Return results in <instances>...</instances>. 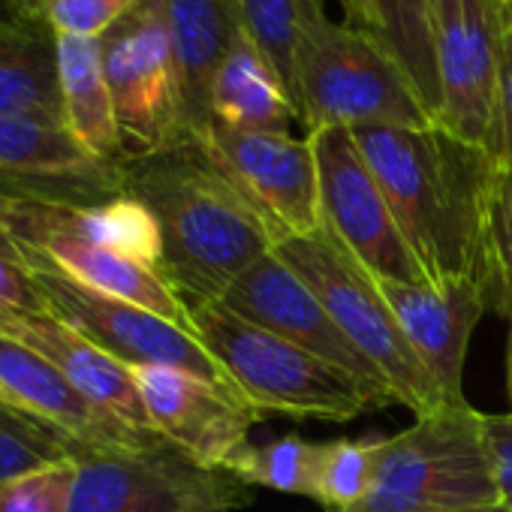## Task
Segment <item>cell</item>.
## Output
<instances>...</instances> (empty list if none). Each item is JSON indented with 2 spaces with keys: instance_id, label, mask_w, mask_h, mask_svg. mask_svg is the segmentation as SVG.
Listing matches in <instances>:
<instances>
[{
  "instance_id": "1",
  "label": "cell",
  "mask_w": 512,
  "mask_h": 512,
  "mask_svg": "<svg viewBox=\"0 0 512 512\" xmlns=\"http://www.w3.org/2000/svg\"><path fill=\"white\" fill-rule=\"evenodd\" d=\"M121 193L148 205L163 238V278L193 311L214 305L275 244L266 220L196 142L118 163Z\"/></svg>"
},
{
  "instance_id": "2",
  "label": "cell",
  "mask_w": 512,
  "mask_h": 512,
  "mask_svg": "<svg viewBox=\"0 0 512 512\" xmlns=\"http://www.w3.org/2000/svg\"><path fill=\"white\" fill-rule=\"evenodd\" d=\"M353 139L428 284L479 278L485 205L500 163L437 124L359 127Z\"/></svg>"
},
{
  "instance_id": "3",
  "label": "cell",
  "mask_w": 512,
  "mask_h": 512,
  "mask_svg": "<svg viewBox=\"0 0 512 512\" xmlns=\"http://www.w3.org/2000/svg\"><path fill=\"white\" fill-rule=\"evenodd\" d=\"M190 329L226 374L241 401L260 416L353 422L392 404L383 392L305 347L256 326L223 305L190 311Z\"/></svg>"
},
{
  "instance_id": "4",
  "label": "cell",
  "mask_w": 512,
  "mask_h": 512,
  "mask_svg": "<svg viewBox=\"0 0 512 512\" xmlns=\"http://www.w3.org/2000/svg\"><path fill=\"white\" fill-rule=\"evenodd\" d=\"M293 100L308 133L434 124L428 103L386 40L329 16L305 28L296 46Z\"/></svg>"
},
{
  "instance_id": "5",
  "label": "cell",
  "mask_w": 512,
  "mask_h": 512,
  "mask_svg": "<svg viewBox=\"0 0 512 512\" xmlns=\"http://www.w3.org/2000/svg\"><path fill=\"white\" fill-rule=\"evenodd\" d=\"M272 250L326 305L347 341L389 386L395 404H404L416 416L446 407L440 389L407 344L377 278L353 260L326 226L311 235L278 238Z\"/></svg>"
},
{
  "instance_id": "6",
  "label": "cell",
  "mask_w": 512,
  "mask_h": 512,
  "mask_svg": "<svg viewBox=\"0 0 512 512\" xmlns=\"http://www.w3.org/2000/svg\"><path fill=\"white\" fill-rule=\"evenodd\" d=\"M500 503L482 443V410L446 404L383 437L374 482L347 512H431Z\"/></svg>"
},
{
  "instance_id": "7",
  "label": "cell",
  "mask_w": 512,
  "mask_h": 512,
  "mask_svg": "<svg viewBox=\"0 0 512 512\" xmlns=\"http://www.w3.org/2000/svg\"><path fill=\"white\" fill-rule=\"evenodd\" d=\"M73 461L70 512H232L250 503V485L169 440L76 449Z\"/></svg>"
},
{
  "instance_id": "8",
  "label": "cell",
  "mask_w": 512,
  "mask_h": 512,
  "mask_svg": "<svg viewBox=\"0 0 512 512\" xmlns=\"http://www.w3.org/2000/svg\"><path fill=\"white\" fill-rule=\"evenodd\" d=\"M509 28L503 0H434V124L500 163V55Z\"/></svg>"
},
{
  "instance_id": "9",
  "label": "cell",
  "mask_w": 512,
  "mask_h": 512,
  "mask_svg": "<svg viewBox=\"0 0 512 512\" xmlns=\"http://www.w3.org/2000/svg\"><path fill=\"white\" fill-rule=\"evenodd\" d=\"M100 43L124 160L181 145V88L163 0H136Z\"/></svg>"
},
{
  "instance_id": "10",
  "label": "cell",
  "mask_w": 512,
  "mask_h": 512,
  "mask_svg": "<svg viewBox=\"0 0 512 512\" xmlns=\"http://www.w3.org/2000/svg\"><path fill=\"white\" fill-rule=\"evenodd\" d=\"M19 250L40 290L43 311L58 317L79 335H85L91 344H97L118 362L130 368H139V365L181 368L202 380L229 386L220 365L211 359V353L199 344V338L190 329L172 320H163L154 311H145L133 302L82 287L79 281L67 278L61 269H55L52 263H46L43 256L31 253L28 247L19 244Z\"/></svg>"
},
{
  "instance_id": "11",
  "label": "cell",
  "mask_w": 512,
  "mask_h": 512,
  "mask_svg": "<svg viewBox=\"0 0 512 512\" xmlns=\"http://www.w3.org/2000/svg\"><path fill=\"white\" fill-rule=\"evenodd\" d=\"M308 139L320 172L323 226L374 278L428 284L404 232L398 229L380 181L353 139V130L326 127L308 133Z\"/></svg>"
},
{
  "instance_id": "12",
  "label": "cell",
  "mask_w": 512,
  "mask_h": 512,
  "mask_svg": "<svg viewBox=\"0 0 512 512\" xmlns=\"http://www.w3.org/2000/svg\"><path fill=\"white\" fill-rule=\"evenodd\" d=\"M196 145L266 220L275 241L323 229L320 172L308 136L247 133L211 124Z\"/></svg>"
},
{
  "instance_id": "13",
  "label": "cell",
  "mask_w": 512,
  "mask_h": 512,
  "mask_svg": "<svg viewBox=\"0 0 512 512\" xmlns=\"http://www.w3.org/2000/svg\"><path fill=\"white\" fill-rule=\"evenodd\" d=\"M133 377L154 431L199 464L229 470L250 446V428L260 416L229 386L163 365H139Z\"/></svg>"
},
{
  "instance_id": "14",
  "label": "cell",
  "mask_w": 512,
  "mask_h": 512,
  "mask_svg": "<svg viewBox=\"0 0 512 512\" xmlns=\"http://www.w3.org/2000/svg\"><path fill=\"white\" fill-rule=\"evenodd\" d=\"M226 311L263 326L308 353L350 371L362 383L374 386L386 398H392L389 386L368 365V359L347 341L341 326L332 320L326 305L314 296V290L281 260L275 250L260 256L217 302ZM395 404V398H392Z\"/></svg>"
},
{
  "instance_id": "15",
  "label": "cell",
  "mask_w": 512,
  "mask_h": 512,
  "mask_svg": "<svg viewBox=\"0 0 512 512\" xmlns=\"http://www.w3.org/2000/svg\"><path fill=\"white\" fill-rule=\"evenodd\" d=\"M407 344L425 365L446 404H464V362L476 323L488 311L479 278L401 284L377 278Z\"/></svg>"
},
{
  "instance_id": "16",
  "label": "cell",
  "mask_w": 512,
  "mask_h": 512,
  "mask_svg": "<svg viewBox=\"0 0 512 512\" xmlns=\"http://www.w3.org/2000/svg\"><path fill=\"white\" fill-rule=\"evenodd\" d=\"M0 392L16 407L34 413L37 419L61 431L73 443V452L145 446L163 440L160 434H142L103 413L43 353L7 335H0Z\"/></svg>"
},
{
  "instance_id": "17",
  "label": "cell",
  "mask_w": 512,
  "mask_h": 512,
  "mask_svg": "<svg viewBox=\"0 0 512 512\" xmlns=\"http://www.w3.org/2000/svg\"><path fill=\"white\" fill-rule=\"evenodd\" d=\"M0 335L16 338L28 344L31 350L43 353L88 401H94L103 413L115 416L118 422L142 431V434H157L139 383L133 377V368L91 344L85 335L61 323L58 317L40 311V314H22L0 320Z\"/></svg>"
},
{
  "instance_id": "18",
  "label": "cell",
  "mask_w": 512,
  "mask_h": 512,
  "mask_svg": "<svg viewBox=\"0 0 512 512\" xmlns=\"http://www.w3.org/2000/svg\"><path fill=\"white\" fill-rule=\"evenodd\" d=\"M175 52L184 142L211 127V85L232 43L244 31L235 0H163Z\"/></svg>"
},
{
  "instance_id": "19",
  "label": "cell",
  "mask_w": 512,
  "mask_h": 512,
  "mask_svg": "<svg viewBox=\"0 0 512 512\" xmlns=\"http://www.w3.org/2000/svg\"><path fill=\"white\" fill-rule=\"evenodd\" d=\"M293 121L302 118L284 76L241 31L211 85V124L247 133H290Z\"/></svg>"
},
{
  "instance_id": "20",
  "label": "cell",
  "mask_w": 512,
  "mask_h": 512,
  "mask_svg": "<svg viewBox=\"0 0 512 512\" xmlns=\"http://www.w3.org/2000/svg\"><path fill=\"white\" fill-rule=\"evenodd\" d=\"M0 115L64 127L58 34L46 19L0 22Z\"/></svg>"
},
{
  "instance_id": "21",
  "label": "cell",
  "mask_w": 512,
  "mask_h": 512,
  "mask_svg": "<svg viewBox=\"0 0 512 512\" xmlns=\"http://www.w3.org/2000/svg\"><path fill=\"white\" fill-rule=\"evenodd\" d=\"M58 88L64 127L103 163H121L124 145L97 37H58Z\"/></svg>"
},
{
  "instance_id": "22",
  "label": "cell",
  "mask_w": 512,
  "mask_h": 512,
  "mask_svg": "<svg viewBox=\"0 0 512 512\" xmlns=\"http://www.w3.org/2000/svg\"><path fill=\"white\" fill-rule=\"evenodd\" d=\"M58 205V202H55ZM64 223L88 238L91 244H100L106 250H115L127 260L148 266L160 272L163 266V238L154 214L139 199L118 193L94 205H58ZM163 275V272H160Z\"/></svg>"
},
{
  "instance_id": "23",
  "label": "cell",
  "mask_w": 512,
  "mask_h": 512,
  "mask_svg": "<svg viewBox=\"0 0 512 512\" xmlns=\"http://www.w3.org/2000/svg\"><path fill=\"white\" fill-rule=\"evenodd\" d=\"M434 0H374L377 31L416 82L431 115H437V70L431 49Z\"/></svg>"
},
{
  "instance_id": "24",
  "label": "cell",
  "mask_w": 512,
  "mask_h": 512,
  "mask_svg": "<svg viewBox=\"0 0 512 512\" xmlns=\"http://www.w3.org/2000/svg\"><path fill=\"white\" fill-rule=\"evenodd\" d=\"M479 284L488 311L512 320V163H500L491 181L479 247Z\"/></svg>"
},
{
  "instance_id": "25",
  "label": "cell",
  "mask_w": 512,
  "mask_h": 512,
  "mask_svg": "<svg viewBox=\"0 0 512 512\" xmlns=\"http://www.w3.org/2000/svg\"><path fill=\"white\" fill-rule=\"evenodd\" d=\"M235 7L241 13L244 31L269 55L293 94L296 46L305 28L326 16L323 0H235Z\"/></svg>"
},
{
  "instance_id": "26",
  "label": "cell",
  "mask_w": 512,
  "mask_h": 512,
  "mask_svg": "<svg viewBox=\"0 0 512 512\" xmlns=\"http://www.w3.org/2000/svg\"><path fill=\"white\" fill-rule=\"evenodd\" d=\"M320 443H311L299 434L278 437L263 446H247L229 464V473L250 488H272L281 494H314V467Z\"/></svg>"
},
{
  "instance_id": "27",
  "label": "cell",
  "mask_w": 512,
  "mask_h": 512,
  "mask_svg": "<svg viewBox=\"0 0 512 512\" xmlns=\"http://www.w3.org/2000/svg\"><path fill=\"white\" fill-rule=\"evenodd\" d=\"M380 443H383V437L320 443L311 500H317L326 512L353 509L368 494V488L374 482Z\"/></svg>"
},
{
  "instance_id": "28",
  "label": "cell",
  "mask_w": 512,
  "mask_h": 512,
  "mask_svg": "<svg viewBox=\"0 0 512 512\" xmlns=\"http://www.w3.org/2000/svg\"><path fill=\"white\" fill-rule=\"evenodd\" d=\"M73 458V443L34 413L0 401V482Z\"/></svg>"
},
{
  "instance_id": "29",
  "label": "cell",
  "mask_w": 512,
  "mask_h": 512,
  "mask_svg": "<svg viewBox=\"0 0 512 512\" xmlns=\"http://www.w3.org/2000/svg\"><path fill=\"white\" fill-rule=\"evenodd\" d=\"M76 461H58L0 482V512H70Z\"/></svg>"
},
{
  "instance_id": "30",
  "label": "cell",
  "mask_w": 512,
  "mask_h": 512,
  "mask_svg": "<svg viewBox=\"0 0 512 512\" xmlns=\"http://www.w3.org/2000/svg\"><path fill=\"white\" fill-rule=\"evenodd\" d=\"M136 0H46L43 19L58 37H103Z\"/></svg>"
},
{
  "instance_id": "31",
  "label": "cell",
  "mask_w": 512,
  "mask_h": 512,
  "mask_svg": "<svg viewBox=\"0 0 512 512\" xmlns=\"http://www.w3.org/2000/svg\"><path fill=\"white\" fill-rule=\"evenodd\" d=\"M43 299L19 244L0 229V320L40 314Z\"/></svg>"
},
{
  "instance_id": "32",
  "label": "cell",
  "mask_w": 512,
  "mask_h": 512,
  "mask_svg": "<svg viewBox=\"0 0 512 512\" xmlns=\"http://www.w3.org/2000/svg\"><path fill=\"white\" fill-rule=\"evenodd\" d=\"M482 443L491 464L497 500L512 512V410L482 413Z\"/></svg>"
},
{
  "instance_id": "33",
  "label": "cell",
  "mask_w": 512,
  "mask_h": 512,
  "mask_svg": "<svg viewBox=\"0 0 512 512\" xmlns=\"http://www.w3.org/2000/svg\"><path fill=\"white\" fill-rule=\"evenodd\" d=\"M497 106H500V163H512V22L503 34Z\"/></svg>"
},
{
  "instance_id": "34",
  "label": "cell",
  "mask_w": 512,
  "mask_h": 512,
  "mask_svg": "<svg viewBox=\"0 0 512 512\" xmlns=\"http://www.w3.org/2000/svg\"><path fill=\"white\" fill-rule=\"evenodd\" d=\"M341 10H344V22L347 25H356V28H365V31H377V13H374V0H338Z\"/></svg>"
},
{
  "instance_id": "35",
  "label": "cell",
  "mask_w": 512,
  "mask_h": 512,
  "mask_svg": "<svg viewBox=\"0 0 512 512\" xmlns=\"http://www.w3.org/2000/svg\"><path fill=\"white\" fill-rule=\"evenodd\" d=\"M10 4L25 16V19H43V7L46 0H10Z\"/></svg>"
},
{
  "instance_id": "36",
  "label": "cell",
  "mask_w": 512,
  "mask_h": 512,
  "mask_svg": "<svg viewBox=\"0 0 512 512\" xmlns=\"http://www.w3.org/2000/svg\"><path fill=\"white\" fill-rule=\"evenodd\" d=\"M431 512H509L503 503H488V506H464V509H431Z\"/></svg>"
},
{
  "instance_id": "37",
  "label": "cell",
  "mask_w": 512,
  "mask_h": 512,
  "mask_svg": "<svg viewBox=\"0 0 512 512\" xmlns=\"http://www.w3.org/2000/svg\"><path fill=\"white\" fill-rule=\"evenodd\" d=\"M506 398L512 404V320H509V353H506Z\"/></svg>"
},
{
  "instance_id": "38",
  "label": "cell",
  "mask_w": 512,
  "mask_h": 512,
  "mask_svg": "<svg viewBox=\"0 0 512 512\" xmlns=\"http://www.w3.org/2000/svg\"><path fill=\"white\" fill-rule=\"evenodd\" d=\"M19 19H25L10 0H0V22H19Z\"/></svg>"
},
{
  "instance_id": "39",
  "label": "cell",
  "mask_w": 512,
  "mask_h": 512,
  "mask_svg": "<svg viewBox=\"0 0 512 512\" xmlns=\"http://www.w3.org/2000/svg\"><path fill=\"white\" fill-rule=\"evenodd\" d=\"M506 4V16H509V22H512V0H503Z\"/></svg>"
},
{
  "instance_id": "40",
  "label": "cell",
  "mask_w": 512,
  "mask_h": 512,
  "mask_svg": "<svg viewBox=\"0 0 512 512\" xmlns=\"http://www.w3.org/2000/svg\"><path fill=\"white\" fill-rule=\"evenodd\" d=\"M0 401H10V398H7V395H4V392H0ZM10 404H13V401H10Z\"/></svg>"
}]
</instances>
